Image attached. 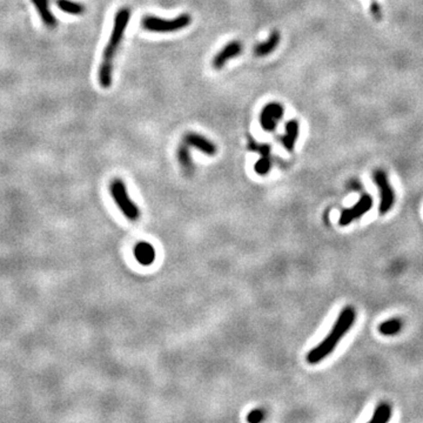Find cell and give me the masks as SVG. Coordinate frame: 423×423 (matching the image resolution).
I'll list each match as a JSON object with an SVG mask.
<instances>
[{
	"label": "cell",
	"instance_id": "cell-17",
	"mask_svg": "<svg viewBox=\"0 0 423 423\" xmlns=\"http://www.w3.org/2000/svg\"><path fill=\"white\" fill-rule=\"evenodd\" d=\"M392 417V408L388 403H380L374 410L373 417L370 418V423H386Z\"/></svg>",
	"mask_w": 423,
	"mask_h": 423
},
{
	"label": "cell",
	"instance_id": "cell-13",
	"mask_svg": "<svg viewBox=\"0 0 423 423\" xmlns=\"http://www.w3.org/2000/svg\"><path fill=\"white\" fill-rule=\"evenodd\" d=\"M280 40H281V35L278 31H273L268 36V39L266 42L260 43L259 45H256L254 48V54L259 58H263V56L270 55L271 53H273L276 47L279 46Z\"/></svg>",
	"mask_w": 423,
	"mask_h": 423
},
{
	"label": "cell",
	"instance_id": "cell-14",
	"mask_svg": "<svg viewBox=\"0 0 423 423\" xmlns=\"http://www.w3.org/2000/svg\"><path fill=\"white\" fill-rule=\"evenodd\" d=\"M55 4L60 10L67 14L80 15L84 14L85 11H86V7H85L83 4L71 2V0H55Z\"/></svg>",
	"mask_w": 423,
	"mask_h": 423
},
{
	"label": "cell",
	"instance_id": "cell-2",
	"mask_svg": "<svg viewBox=\"0 0 423 423\" xmlns=\"http://www.w3.org/2000/svg\"><path fill=\"white\" fill-rule=\"evenodd\" d=\"M356 319L355 309L352 306H347L342 309L340 315L337 316L334 326L329 334L324 337L321 343L313 348L307 355V362L309 364H317L323 361L326 357L334 352L336 345L342 340V337L351 331Z\"/></svg>",
	"mask_w": 423,
	"mask_h": 423
},
{
	"label": "cell",
	"instance_id": "cell-3",
	"mask_svg": "<svg viewBox=\"0 0 423 423\" xmlns=\"http://www.w3.org/2000/svg\"><path fill=\"white\" fill-rule=\"evenodd\" d=\"M192 23V17L189 14H180L173 19H165L154 17V15H145L141 20V25L146 31L156 32V33H172L184 30Z\"/></svg>",
	"mask_w": 423,
	"mask_h": 423
},
{
	"label": "cell",
	"instance_id": "cell-20",
	"mask_svg": "<svg viewBox=\"0 0 423 423\" xmlns=\"http://www.w3.org/2000/svg\"><path fill=\"white\" fill-rule=\"evenodd\" d=\"M263 417H264V413L262 412V410L255 409V410H252V412L248 414L247 421L252 422V423H258L260 421H262Z\"/></svg>",
	"mask_w": 423,
	"mask_h": 423
},
{
	"label": "cell",
	"instance_id": "cell-15",
	"mask_svg": "<svg viewBox=\"0 0 423 423\" xmlns=\"http://www.w3.org/2000/svg\"><path fill=\"white\" fill-rule=\"evenodd\" d=\"M178 159L180 165L182 166V168L186 170V173H192L193 172V161L192 157H190L189 152V146L184 142L181 146H179L178 148Z\"/></svg>",
	"mask_w": 423,
	"mask_h": 423
},
{
	"label": "cell",
	"instance_id": "cell-12",
	"mask_svg": "<svg viewBox=\"0 0 423 423\" xmlns=\"http://www.w3.org/2000/svg\"><path fill=\"white\" fill-rule=\"evenodd\" d=\"M134 256L142 266H149L156 260V249L148 242H139L134 248Z\"/></svg>",
	"mask_w": 423,
	"mask_h": 423
},
{
	"label": "cell",
	"instance_id": "cell-11",
	"mask_svg": "<svg viewBox=\"0 0 423 423\" xmlns=\"http://www.w3.org/2000/svg\"><path fill=\"white\" fill-rule=\"evenodd\" d=\"M299 132H300V125L299 121L295 119H292L290 121H287L286 124V133L284 136L281 137V144L284 148H286L288 152H293L295 147L296 140L299 138Z\"/></svg>",
	"mask_w": 423,
	"mask_h": 423
},
{
	"label": "cell",
	"instance_id": "cell-7",
	"mask_svg": "<svg viewBox=\"0 0 423 423\" xmlns=\"http://www.w3.org/2000/svg\"><path fill=\"white\" fill-rule=\"evenodd\" d=\"M373 207V198L369 194L362 195L361 199L354 205L352 208L345 209L342 212L341 217L339 219L340 226H348L354 220L361 218L362 215L367 213Z\"/></svg>",
	"mask_w": 423,
	"mask_h": 423
},
{
	"label": "cell",
	"instance_id": "cell-19",
	"mask_svg": "<svg viewBox=\"0 0 423 423\" xmlns=\"http://www.w3.org/2000/svg\"><path fill=\"white\" fill-rule=\"evenodd\" d=\"M249 149L252 152H256V153H260L261 156H270L271 153V147L266 144L263 145H260L258 142L255 141H251L249 142Z\"/></svg>",
	"mask_w": 423,
	"mask_h": 423
},
{
	"label": "cell",
	"instance_id": "cell-4",
	"mask_svg": "<svg viewBox=\"0 0 423 423\" xmlns=\"http://www.w3.org/2000/svg\"><path fill=\"white\" fill-rule=\"evenodd\" d=\"M109 192L113 198V200L116 201L117 206L119 207L120 210L125 214V217L129 219V220L136 221L139 218V208L138 206L134 203L131 199H129V195L127 193V189H126L125 184L119 179H116L111 182L109 185Z\"/></svg>",
	"mask_w": 423,
	"mask_h": 423
},
{
	"label": "cell",
	"instance_id": "cell-5",
	"mask_svg": "<svg viewBox=\"0 0 423 423\" xmlns=\"http://www.w3.org/2000/svg\"><path fill=\"white\" fill-rule=\"evenodd\" d=\"M374 182L375 185L379 187L380 190V213L386 214L393 208L394 202H395V193H394V189L392 185L389 184L388 177L383 170L377 169L374 172Z\"/></svg>",
	"mask_w": 423,
	"mask_h": 423
},
{
	"label": "cell",
	"instance_id": "cell-18",
	"mask_svg": "<svg viewBox=\"0 0 423 423\" xmlns=\"http://www.w3.org/2000/svg\"><path fill=\"white\" fill-rule=\"evenodd\" d=\"M272 168V161L270 159V156H261L260 160L256 161V164L254 166L255 172L259 174V176H266V174L270 173V170Z\"/></svg>",
	"mask_w": 423,
	"mask_h": 423
},
{
	"label": "cell",
	"instance_id": "cell-6",
	"mask_svg": "<svg viewBox=\"0 0 423 423\" xmlns=\"http://www.w3.org/2000/svg\"><path fill=\"white\" fill-rule=\"evenodd\" d=\"M284 108L280 103H268L260 113V125L266 132H274L278 123L283 118Z\"/></svg>",
	"mask_w": 423,
	"mask_h": 423
},
{
	"label": "cell",
	"instance_id": "cell-9",
	"mask_svg": "<svg viewBox=\"0 0 423 423\" xmlns=\"http://www.w3.org/2000/svg\"><path fill=\"white\" fill-rule=\"evenodd\" d=\"M184 142L190 147H194L200 150L206 156L213 157L217 154V146L213 142L207 139V138L200 136L197 133H187L184 138Z\"/></svg>",
	"mask_w": 423,
	"mask_h": 423
},
{
	"label": "cell",
	"instance_id": "cell-10",
	"mask_svg": "<svg viewBox=\"0 0 423 423\" xmlns=\"http://www.w3.org/2000/svg\"><path fill=\"white\" fill-rule=\"evenodd\" d=\"M31 2L34 5L45 26L51 28V30H54V28L58 27V20L55 19L54 14L51 11L50 0H31Z\"/></svg>",
	"mask_w": 423,
	"mask_h": 423
},
{
	"label": "cell",
	"instance_id": "cell-8",
	"mask_svg": "<svg viewBox=\"0 0 423 423\" xmlns=\"http://www.w3.org/2000/svg\"><path fill=\"white\" fill-rule=\"evenodd\" d=\"M241 52H242L241 43L238 42V40L228 43L213 58V62H212L213 68L214 70H221V68L225 67V65L228 63L230 59L237 58L238 55L241 54Z\"/></svg>",
	"mask_w": 423,
	"mask_h": 423
},
{
	"label": "cell",
	"instance_id": "cell-21",
	"mask_svg": "<svg viewBox=\"0 0 423 423\" xmlns=\"http://www.w3.org/2000/svg\"><path fill=\"white\" fill-rule=\"evenodd\" d=\"M372 12L374 14V17L376 19H381V11H380V7L377 5V3L374 0L373 4H372Z\"/></svg>",
	"mask_w": 423,
	"mask_h": 423
},
{
	"label": "cell",
	"instance_id": "cell-1",
	"mask_svg": "<svg viewBox=\"0 0 423 423\" xmlns=\"http://www.w3.org/2000/svg\"><path fill=\"white\" fill-rule=\"evenodd\" d=\"M129 18H131V10H129L128 7H123V9H120L117 12L114 17L112 33L104 50L103 60H101L99 67V83L100 86L103 88H109L112 85L113 60H114L120 44L124 39Z\"/></svg>",
	"mask_w": 423,
	"mask_h": 423
},
{
	"label": "cell",
	"instance_id": "cell-16",
	"mask_svg": "<svg viewBox=\"0 0 423 423\" xmlns=\"http://www.w3.org/2000/svg\"><path fill=\"white\" fill-rule=\"evenodd\" d=\"M402 321L400 319H390L382 322L379 326L380 334L384 336H393L401 332Z\"/></svg>",
	"mask_w": 423,
	"mask_h": 423
}]
</instances>
